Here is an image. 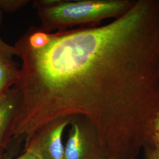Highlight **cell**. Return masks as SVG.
<instances>
[{"label":"cell","instance_id":"9c48e42d","mask_svg":"<svg viewBox=\"0 0 159 159\" xmlns=\"http://www.w3.org/2000/svg\"><path fill=\"white\" fill-rule=\"evenodd\" d=\"M15 159H44L33 148H25L23 154Z\"/></svg>","mask_w":159,"mask_h":159},{"label":"cell","instance_id":"5b68a950","mask_svg":"<svg viewBox=\"0 0 159 159\" xmlns=\"http://www.w3.org/2000/svg\"><path fill=\"white\" fill-rule=\"evenodd\" d=\"M20 102V94L15 87L0 98V157L2 144L9 132Z\"/></svg>","mask_w":159,"mask_h":159},{"label":"cell","instance_id":"ba28073f","mask_svg":"<svg viewBox=\"0 0 159 159\" xmlns=\"http://www.w3.org/2000/svg\"><path fill=\"white\" fill-rule=\"evenodd\" d=\"M30 2V0H0V9L3 12H14L27 6Z\"/></svg>","mask_w":159,"mask_h":159},{"label":"cell","instance_id":"52a82bcc","mask_svg":"<svg viewBox=\"0 0 159 159\" xmlns=\"http://www.w3.org/2000/svg\"><path fill=\"white\" fill-rule=\"evenodd\" d=\"M15 56L17 51L14 46L7 43L0 37V63H13Z\"/></svg>","mask_w":159,"mask_h":159},{"label":"cell","instance_id":"30bf717a","mask_svg":"<svg viewBox=\"0 0 159 159\" xmlns=\"http://www.w3.org/2000/svg\"><path fill=\"white\" fill-rule=\"evenodd\" d=\"M144 153V159H159V148L151 147L144 149L143 152Z\"/></svg>","mask_w":159,"mask_h":159},{"label":"cell","instance_id":"6da1fadb","mask_svg":"<svg viewBox=\"0 0 159 159\" xmlns=\"http://www.w3.org/2000/svg\"><path fill=\"white\" fill-rule=\"evenodd\" d=\"M20 102L10 135L81 117L107 159H138L154 146L159 117V0H138L100 27L51 33L44 48L14 45Z\"/></svg>","mask_w":159,"mask_h":159},{"label":"cell","instance_id":"7c38bea8","mask_svg":"<svg viewBox=\"0 0 159 159\" xmlns=\"http://www.w3.org/2000/svg\"><path fill=\"white\" fill-rule=\"evenodd\" d=\"M3 16H4V12L1 11L0 9V25L2 24L3 21Z\"/></svg>","mask_w":159,"mask_h":159},{"label":"cell","instance_id":"3957f363","mask_svg":"<svg viewBox=\"0 0 159 159\" xmlns=\"http://www.w3.org/2000/svg\"><path fill=\"white\" fill-rule=\"evenodd\" d=\"M69 126L64 159H107L96 131L87 120L72 117Z\"/></svg>","mask_w":159,"mask_h":159},{"label":"cell","instance_id":"277c9868","mask_svg":"<svg viewBox=\"0 0 159 159\" xmlns=\"http://www.w3.org/2000/svg\"><path fill=\"white\" fill-rule=\"evenodd\" d=\"M72 118L51 121L25 140V148H33L44 159H64L63 134Z\"/></svg>","mask_w":159,"mask_h":159},{"label":"cell","instance_id":"8fae6325","mask_svg":"<svg viewBox=\"0 0 159 159\" xmlns=\"http://www.w3.org/2000/svg\"><path fill=\"white\" fill-rule=\"evenodd\" d=\"M154 147L159 148V117L155 125Z\"/></svg>","mask_w":159,"mask_h":159},{"label":"cell","instance_id":"7a4b0ae2","mask_svg":"<svg viewBox=\"0 0 159 159\" xmlns=\"http://www.w3.org/2000/svg\"><path fill=\"white\" fill-rule=\"evenodd\" d=\"M134 2L130 0H39L35 10L40 27L54 33L79 25L95 27L103 20L117 18Z\"/></svg>","mask_w":159,"mask_h":159},{"label":"cell","instance_id":"8992f818","mask_svg":"<svg viewBox=\"0 0 159 159\" xmlns=\"http://www.w3.org/2000/svg\"><path fill=\"white\" fill-rule=\"evenodd\" d=\"M20 66L13 63H0V98L17 83Z\"/></svg>","mask_w":159,"mask_h":159}]
</instances>
